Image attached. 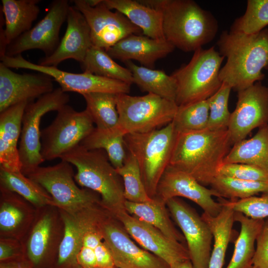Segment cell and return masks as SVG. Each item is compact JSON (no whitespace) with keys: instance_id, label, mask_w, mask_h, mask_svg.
Returning a JSON list of instances; mask_svg holds the SVG:
<instances>
[{"instance_id":"obj_27","label":"cell","mask_w":268,"mask_h":268,"mask_svg":"<svg viewBox=\"0 0 268 268\" xmlns=\"http://www.w3.org/2000/svg\"><path fill=\"white\" fill-rule=\"evenodd\" d=\"M102 2L109 9H115L124 15L145 36L165 40L159 10L134 0H102Z\"/></svg>"},{"instance_id":"obj_22","label":"cell","mask_w":268,"mask_h":268,"mask_svg":"<svg viewBox=\"0 0 268 268\" xmlns=\"http://www.w3.org/2000/svg\"><path fill=\"white\" fill-rule=\"evenodd\" d=\"M65 33L57 48L50 56L41 58L38 65L55 67L65 60L73 59L81 64L93 46L90 28L81 12L70 6L67 18Z\"/></svg>"},{"instance_id":"obj_41","label":"cell","mask_w":268,"mask_h":268,"mask_svg":"<svg viewBox=\"0 0 268 268\" xmlns=\"http://www.w3.org/2000/svg\"><path fill=\"white\" fill-rule=\"evenodd\" d=\"M268 25V0H248L243 15L236 18L230 31L247 34L257 33Z\"/></svg>"},{"instance_id":"obj_40","label":"cell","mask_w":268,"mask_h":268,"mask_svg":"<svg viewBox=\"0 0 268 268\" xmlns=\"http://www.w3.org/2000/svg\"><path fill=\"white\" fill-rule=\"evenodd\" d=\"M209 108V98L178 106L172 122L175 130L181 133L206 129Z\"/></svg>"},{"instance_id":"obj_23","label":"cell","mask_w":268,"mask_h":268,"mask_svg":"<svg viewBox=\"0 0 268 268\" xmlns=\"http://www.w3.org/2000/svg\"><path fill=\"white\" fill-rule=\"evenodd\" d=\"M37 208L15 193L0 187V238L21 241L28 233Z\"/></svg>"},{"instance_id":"obj_35","label":"cell","mask_w":268,"mask_h":268,"mask_svg":"<svg viewBox=\"0 0 268 268\" xmlns=\"http://www.w3.org/2000/svg\"><path fill=\"white\" fill-rule=\"evenodd\" d=\"M0 187L16 193L37 209L49 205L55 206L49 193L21 171L0 167Z\"/></svg>"},{"instance_id":"obj_32","label":"cell","mask_w":268,"mask_h":268,"mask_svg":"<svg viewBox=\"0 0 268 268\" xmlns=\"http://www.w3.org/2000/svg\"><path fill=\"white\" fill-rule=\"evenodd\" d=\"M222 205L221 211L215 216L204 212L201 215L208 225L214 239L208 268H222L228 245L233 238L235 211L228 206Z\"/></svg>"},{"instance_id":"obj_15","label":"cell","mask_w":268,"mask_h":268,"mask_svg":"<svg viewBox=\"0 0 268 268\" xmlns=\"http://www.w3.org/2000/svg\"><path fill=\"white\" fill-rule=\"evenodd\" d=\"M73 1L88 24L93 46L106 50L129 35L142 33L122 13L109 9L102 0L94 6L89 5L85 0Z\"/></svg>"},{"instance_id":"obj_4","label":"cell","mask_w":268,"mask_h":268,"mask_svg":"<svg viewBox=\"0 0 268 268\" xmlns=\"http://www.w3.org/2000/svg\"><path fill=\"white\" fill-rule=\"evenodd\" d=\"M60 158L76 168V183L98 194L101 205L111 215L126 211L122 179L104 150H87L79 144Z\"/></svg>"},{"instance_id":"obj_36","label":"cell","mask_w":268,"mask_h":268,"mask_svg":"<svg viewBox=\"0 0 268 268\" xmlns=\"http://www.w3.org/2000/svg\"><path fill=\"white\" fill-rule=\"evenodd\" d=\"M80 66L83 72L130 85L134 83L131 71L116 63L104 49L92 46Z\"/></svg>"},{"instance_id":"obj_5","label":"cell","mask_w":268,"mask_h":268,"mask_svg":"<svg viewBox=\"0 0 268 268\" xmlns=\"http://www.w3.org/2000/svg\"><path fill=\"white\" fill-rule=\"evenodd\" d=\"M177 133L171 122L159 129L124 136L126 149L136 158L151 198L155 197L158 183L169 165Z\"/></svg>"},{"instance_id":"obj_9","label":"cell","mask_w":268,"mask_h":268,"mask_svg":"<svg viewBox=\"0 0 268 268\" xmlns=\"http://www.w3.org/2000/svg\"><path fill=\"white\" fill-rule=\"evenodd\" d=\"M64 233V221L56 206L37 209L31 227L21 241L24 261L31 268H55Z\"/></svg>"},{"instance_id":"obj_8","label":"cell","mask_w":268,"mask_h":268,"mask_svg":"<svg viewBox=\"0 0 268 268\" xmlns=\"http://www.w3.org/2000/svg\"><path fill=\"white\" fill-rule=\"evenodd\" d=\"M74 175L72 165L61 160L53 166H39L26 176L49 193L60 210L75 213L100 204L98 194L77 186Z\"/></svg>"},{"instance_id":"obj_44","label":"cell","mask_w":268,"mask_h":268,"mask_svg":"<svg viewBox=\"0 0 268 268\" xmlns=\"http://www.w3.org/2000/svg\"><path fill=\"white\" fill-rule=\"evenodd\" d=\"M218 174L248 181L268 182V173L256 166L244 163H222Z\"/></svg>"},{"instance_id":"obj_34","label":"cell","mask_w":268,"mask_h":268,"mask_svg":"<svg viewBox=\"0 0 268 268\" xmlns=\"http://www.w3.org/2000/svg\"><path fill=\"white\" fill-rule=\"evenodd\" d=\"M125 135L118 126L111 129L95 127L80 145L87 150H104L112 165L118 169L123 165L127 155Z\"/></svg>"},{"instance_id":"obj_37","label":"cell","mask_w":268,"mask_h":268,"mask_svg":"<svg viewBox=\"0 0 268 268\" xmlns=\"http://www.w3.org/2000/svg\"><path fill=\"white\" fill-rule=\"evenodd\" d=\"M117 95L107 92H92L82 95L86 105L85 110L95 127L111 129L118 126Z\"/></svg>"},{"instance_id":"obj_24","label":"cell","mask_w":268,"mask_h":268,"mask_svg":"<svg viewBox=\"0 0 268 268\" xmlns=\"http://www.w3.org/2000/svg\"><path fill=\"white\" fill-rule=\"evenodd\" d=\"M175 48L166 40L132 34L105 51L113 59L125 62L135 60L142 66L153 69L156 61L167 56Z\"/></svg>"},{"instance_id":"obj_48","label":"cell","mask_w":268,"mask_h":268,"mask_svg":"<svg viewBox=\"0 0 268 268\" xmlns=\"http://www.w3.org/2000/svg\"><path fill=\"white\" fill-rule=\"evenodd\" d=\"M170 268H193L190 260L176 263L170 266Z\"/></svg>"},{"instance_id":"obj_31","label":"cell","mask_w":268,"mask_h":268,"mask_svg":"<svg viewBox=\"0 0 268 268\" xmlns=\"http://www.w3.org/2000/svg\"><path fill=\"white\" fill-rule=\"evenodd\" d=\"M108 215L93 223L85 231L77 257V264L80 268L115 267L112 257L99 226L101 221Z\"/></svg>"},{"instance_id":"obj_51","label":"cell","mask_w":268,"mask_h":268,"mask_svg":"<svg viewBox=\"0 0 268 268\" xmlns=\"http://www.w3.org/2000/svg\"><path fill=\"white\" fill-rule=\"evenodd\" d=\"M81 268L80 267V268Z\"/></svg>"},{"instance_id":"obj_30","label":"cell","mask_w":268,"mask_h":268,"mask_svg":"<svg viewBox=\"0 0 268 268\" xmlns=\"http://www.w3.org/2000/svg\"><path fill=\"white\" fill-rule=\"evenodd\" d=\"M234 219L240 223V231L234 241L233 254L226 268H252L255 243L265 220L251 218L235 211Z\"/></svg>"},{"instance_id":"obj_28","label":"cell","mask_w":268,"mask_h":268,"mask_svg":"<svg viewBox=\"0 0 268 268\" xmlns=\"http://www.w3.org/2000/svg\"><path fill=\"white\" fill-rule=\"evenodd\" d=\"M125 205L130 214L154 226L170 239L182 244L186 242L170 219L166 204L158 199L144 202L126 201Z\"/></svg>"},{"instance_id":"obj_52","label":"cell","mask_w":268,"mask_h":268,"mask_svg":"<svg viewBox=\"0 0 268 268\" xmlns=\"http://www.w3.org/2000/svg\"></svg>"},{"instance_id":"obj_42","label":"cell","mask_w":268,"mask_h":268,"mask_svg":"<svg viewBox=\"0 0 268 268\" xmlns=\"http://www.w3.org/2000/svg\"><path fill=\"white\" fill-rule=\"evenodd\" d=\"M231 88L222 83L218 91L209 98V117L206 129L220 131L227 130L231 113L228 101Z\"/></svg>"},{"instance_id":"obj_50","label":"cell","mask_w":268,"mask_h":268,"mask_svg":"<svg viewBox=\"0 0 268 268\" xmlns=\"http://www.w3.org/2000/svg\"><path fill=\"white\" fill-rule=\"evenodd\" d=\"M113 268H116V267H114Z\"/></svg>"},{"instance_id":"obj_29","label":"cell","mask_w":268,"mask_h":268,"mask_svg":"<svg viewBox=\"0 0 268 268\" xmlns=\"http://www.w3.org/2000/svg\"><path fill=\"white\" fill-rule=\"evenodd\" d=\"M244 163L268 173V123L259 128L251 138L233 145L223 163Z\"/></svg>"},{"instance_id":"obj_46","label":"cell","mask_w":268,"mask_h":268,"mask_svg":"<svg viewBox=\"0 0 268 268\" xmlns=\"http://www.w3.org/2000/svg\"><path fill=\"white\" fill-rule=\"evenodd\" d=\"M24 260L23 246L20 241L0 238V263Z\"/></svg>"},{"instance_id":"obj_16","label":"cell","mask_w":268,"mask_h":268,"mask_svg":"<svg viewBox=\"0 0 268 268\" xmlns=\"http://www.w3.org/2000/svg\"><path fill=\"white\" fill-rule=\"evenodd\" d=\"M69 6L67 0L53 1L45 16L9 44L4 56L14 57L35 49L42 51L46 56L52 54L60 42V31L67 20Z\"/></svg>"},{"instance_id":"obj_20","label":"cell","mask_w":268,"mask_h":268,"mask_svg":"<svg viewBox=\"0 0 268 268\" xmlns=\"http://www.w3.org/2000/svg\"><path fill=\"white\" fill-rule=\"evenodd\" d=\"M39 73H18L0 63V113L22 102L34 101L54 90L52 77Z\"/></svg>"},{"instance_id":"obj_33","label":"cell","mask_w":268,"mask_h":268,"mask_svg":"<svg viewBox=\"0 0 268 268\" xmlns=\"http://www.w3.org/2000/svg\"><path fill=\"white\" fill-rule=\"evenodd\" d=\"M125 63L132 73L134 83L142 91L175 102L177 83L171 75H168L162 70L137 66L131 61Z\"/></svg>"},{"instance_id":"obj_17","label":"cell","mask_w":268,"mask_h":268,"mask_svg":"<svg viewBox=\"0 0 268 268\" xmlns=\"http://www.w3.org/2000/svg\"><path fill=\"white\" fill-rule=\"evenodd\" d=\"M237 92L236 106L227 129L233 145L268 123V87L258 81Z\"/></svg>"},{"instance_id":"obj_2","label":"cell","mask_w":268,"mask_h":268,"mask_svg":"<svg viewBox=\"0 0 268 268\" xmlns=\"http://www.w3.org/2000/svg\"><path fill=\"white\" fill-rule=\"evenodd\" d=\"M142 3L159 10L165 40L175 48L195 52L210 42L218 29L209 11L192 0H148Z\"/></svg>"},{"instance_id":"obj_12","label":"cell","mask_w":268,"mask_h":268,"mask_svg":"<svg viewBox=\"0 0 268 268\" xmlns=\"http://www.w3.org/2000/svg\"><path fill=\"white\" fill-rule=\"evenodd\" d=\"M1 62L9 68H24L45 74L53 78L65 92H74L83 95L92 92L128 94L129 84L89 72L76 73L65 71L55 67L41 66L25 59L21 55L14 57L3 56Z\"/></svg>"},{"instance_id":"obj_49","label":"cell","mask_w":268,"mask_h":268,"mask_svg":"<svg viewBox=\"0 0 268 268\" xmlns=\"http://www.w3.org/2000/svg\"><path fill=\"white\" fill-rule=\"evenodd\" d=\"M252 268H255V267H252Z\"/></svg>"},{"instance_id":"obj_45","label":"cell","mask_w":268,"mask_h":268,"mask_svg":"<svg viewBox=\"0 0 268 268\" xmlns=\"http://www.w3.org/2000/svg\"><path fill=\"white\" fill-rule=\"evenodd\" d=\"M252 264L255 268H268V218L257 237Z\"/></svg>"},{"instance_id":"obj_11","label":"cell","mask_w":268,"mask_h":268,"mask_svg":"<svg viewBox=\"0 0 268 268\" xmlns=\"http://www.w3.org/2000/svg\"><path fill=\"white\" fill-rule=\"evenodd\" d=\"M85 109L78 112L67 104L57 111L53 122L41 132V154L44 160L60 158L80 144L95 127Z\"/></svg>"},{"instance_id":"obj_38","label":"cell","mask_w":268,"mask_h":268,"mask_svg":"<svg viewBox=\"0 0 268 268\" xmlns=\"http://www.w3.org/2000/svg\"><path fill=\"white\" fill-rule=\"evenodd\" d=\"M220 198L239 200L268 191V182L248 181L218 174L210 185Z\"/></svg>"},{"instance_id":"obj_6","label":"cell","mask_w":268,"mask_h":268,"mask_svg":"<svg viewBox=\"0 0 268 268\" xmlns=\"http://www.w3.org/2000/svg\"><path fill=\"white\" fill-rule=\"evenodd\" d=\"M224 59L215 46L201 48L187 64L172 73L177 83L178 106L207 99L218 91L222 84L219 72Z\"/></svg>"},{"instance_id":"obj_14","label":"cell","mask_w":268,"mask_h":268,"mask_svg":"<svg viewBox=\"0 0 268 268\" xmlns=\"http://www.w3.org/2000/svg\"><path fill=\"white\" fill-rule=\"evenodd\" d=\"M173 219L182 232L193 268H208L213 235L207 223L179 198L167 201Z\"/></svg>"},{"instance_id":"obj_25","label":"cell","mask_w":268,"mask_h":268,"mask_svg":"<svg viewBox=\"0 0 268 268\" xmlns=\"http://www.w3.org/2000/svg\"><path fill=\"white\" fill-rule=\"evenodd\" d=\"M39 0H1L3 22L0 24V58L5 55L7 46L32 28L40 8Z\"/></svg>"},{"instance_id":"obj_10","label":"cell","mask_w":268,"mask_h":268,"mask_svg":"<svg viewBox=\"0 0 268 268\" xmlns=\"http://www.w3.org/2000/svg\"><path fill=\"white\" fill-rule=\"evenodd\" d=\"M69 101V95L59 87L27 104L22 119L18 147L21 172L25 176L45 161L41 154L40 125L42 117L49 112L58 111Z\"/></svg>"},{"instance_id":"obj_43","label":"cell","mask_w":268,"mask_h":268,"mask_svg":"<svg viewBox=\"0 0 268 268\" xmlns=\"http://www.w3.org/2000/svg\"><path fill=\"white\" fill-rule=\"evenodd\" d=\"M218 201L233 211L251 218L264 219L268 217V191L263 193L259 197L254 196L243 199L228 200L220 198Z\"/></svg>"},{"instance_id":"obj_13","label":"cell","mask_w":268,"mask_h":268,"mask_svg":"<svg viewBox=\"0 0 268 268\" xmlns=\"http://www.w3.org/2000/svg\"><path fill=\"white\" fill-rule=\"evenodd\" d=\"M99 226L115 267L170 268L163 260L140 247L121 222L112 215L105 217Z\"/></svg>"},{"instance_id":"obj_19","label":"cell","mask_w":268,"mask_h":268,"mask_svg":"<svg viewBox=\"0 0 268 268\" xmlns=\"http://www.w3.org/2000/svg\"><path fill=\"white\" fill-rule=\"evenodd\" d=\"M115 218L122 224L131 238L142 248L167 263L169 266L190 259L187 248L173 241L154 226L141 221L126 211Z\"/></svg>"},{"instance_id":"obj_3","label":"cell","mask_w":268,"mask_h":268,"mask_svg":"<svg viewBox=\"0 0 268 268\" xmlns=\"http://www.w3.org/2000/svg\"><path fill=\"white\" fill-rule=\"evenodd\" d=\"M232 145L227 130L178 133L169 165L190 174L203 186H208Z\"/></svg>"},{"instance_id":"obj_1","label":"cell","mask_w":268,"mask_h":268,"mask_svg":"<svg viewBox=\"0 0 268 268\" xmlns=\"http://www.w3.org/2000/svg\"><path fill=\"white\" fill-rule=\"evenodd\" d=\"M217 45L226 59L219 72L222 83L238 92L264 79L262 70L268 69V29L252 34L223 31Z\"/></svg>"},{"instance_id":"obj_26","label":"cell","mask_w":268,"mask_h":268,"mask_svg":"<svg viewBox=\"0 0 268 268\" xmlns=\"http://www.w3.org/2000/svg\"><path fill=\"white\" fill-rule=\"evenodd\" d=\"M28 103L24 102L13 105L0 113V167L21 171L18 141L23 115Z\"/></svg>"},{"instance_id":"obj_18","label":"cell","mask_w":268,"mask_h":268,"mask_svg":"<svg viewBox=\"0 0 268 268\" xmlns=\"http://www.w3.org/2000/svg\"><path fill=\"white\" fill-rule=\"evenodd\" d=\"M214 196L220 198L215 190L206 188L190 174L169 165L158 183L154 198L165 203L172 198H185L197 204L204 213L215 216L222 205L213 199Z\"/></svg>"},{"instance_id":"obj_21","label":"cell","mask_w":268,"mask_h":268,"mask_svg":"<svg viewBox=\"0 0 268 268\" xmlns=\"http://www.w3.org/2000/svg\"><path fill=\"white\" fill-rule=\"evenodd\" d=\"M59 210L64 221V233L55 268H79L77 257L85 231L93 223L110 214L100 204L75 213Z\"/></svg>"},{"instance_id":"obj_7","label":"cell","mask_w":268,"mask_h":268,"mask_svg":"<svg viewBox=\"0 0 268 268\" xmlns=\"http://www.w3.org/2000/svg\"><path fill=\"white\" fill-rule=\"evenodd\" d=\"M178 108L175 102L152 93L140 96L117 94L118 126L125 135L159 129L173 121Z\"/></svg>"},{"instance_id":"obj_47","label":"cell","mask_w":268,"mask_h":268,"mask_svg":"<svg viewBox=\"0 0 268 268\" xmlns=\"http://www.w3.org/2000/svg\"><path fill=\"white\" fill-rule=\"evenodd\" d=\"M0 268H31L24 261L8 263H0Z\"/></svg>"},{"instance_id":"obj_39","label":"cell","mask_w":268,"mask_h":268,"mask_svg":"<svg viewBox=\"0 0 268 268\" xmlns=\"http://www.w3.org/2000/svg\"><path fill=\"white\" fill-rule=\"evenodd\" d=\"M116 170L123 180L126 201L144 202L152 200L146 191L138 164L133 154L127 151L123 165Z\"/></svg>"}]
</instances>
